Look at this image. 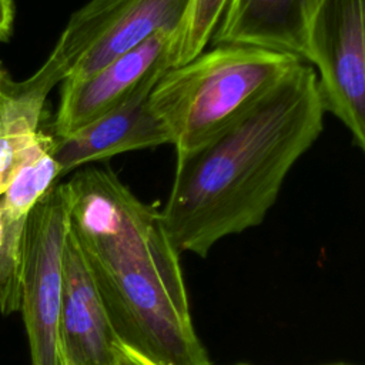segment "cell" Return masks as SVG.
Wrapping results in <instances>:
<instances>
[{
  "label": "cell",
  "mask_w": 365,
  "mask_h": 365,
  "mask_svg": "<svg viewBox=\"0 0 365 365\" xmlns=\"http://www.w3.org/2000/svg\"><path fill=\"white\" fill-rule=\"evenodd\" d=\"M58 356H60V364H61V365H70V362L67 361V358H66L61 352H58Z\"/></svg>",
  "instance_id": "d6986e66"
},
{
  "label": "cell",
  "mask_w": 365,
  "mask_h": 365,
  "mask_svg": "<svg viewBox=\"0 0 365 365\" xmlns=\"http://www.w3.org/2000/svg\"><path fill=\"white\" fill-rule=\"evenodd\" d=\"M14 84H16V81H13V80L9 77V74H7V71H6L4 66H3V63L0 61V101L13 94V91H14Z\"/></svg>",
  "instance_id": "e0dca14e"
},
{
  "label": "cell",
  "mask_w": 365,
  "mask_h": 365,
  "mask_svg": "<svg viewBox=\"0 0 365 365\" xmlns=\"http://www.w3.org/2000/svg\"><path fill=\"white\" fill-rule=\"evenodd\" d=\"M190 0H90L71 14L50 56L14 94L44 107L57 83L80 80L143 44L180 29Z\"/></svg>",
  "instance_id": "277c9868"
},
{
  "label": "cell",
  "mask_w": 365,
  "mask_h": 365,
  "mask_svg": "<svg viewBox=\"0 0 365 365\" xmlns=\"http://www.w3.org/2000/svg\"><path fill=\"white\" fill-rule=\"evenodd\" d=\"M51 145L53 138L17 171L0 195V311L4 315L20 311L21 240L29 214L60 177Z\"/></svg>",
  "instance_id": "8fae6325"
},
{
  "label": "cell",
  "mask_w": 365,
  "mask_h": 365,
  "mask_svg": "<svg viewBox=\"0 0 365 365\" xmlns=\"http://www.w3.org/2000/svg\"><path fill=\"white\" fill-rule=\"evenodd\" d=\"M70 190L54 184L29 214L21 240L20 312L31 365H61L58 319L70 232Z\"/></svg>",
  "instance_id": "5b68a950"
},
{
  "label": "cell",
  "mask_w": 365,
  "mask_h": 365,
  "mask_svg": "<svg viewBox=\"0 0 365 365\" xmlns=\"http://www.w3.org/2000/svg\"><path fill=\"white\" fill-rule=\"evenodd\" d=\"M231 365H252V364L238 362V364H231ZM322 365H362V364H351V362H331V364H322Z\"/></svg>",
  "instance_id": "ac0fdd59"
},
{
  "label": "cell",
  "mask_w": 365,
  "mask_h": 365,
  "mask_svg": "<svg viewBox=\"0 0 365 365\" xmlns=\"http://www.w3.org/2000/svg\"><path fill=\"white\" fill-rule=\"evenodd\" d=\"M1 235H3V227H1V217H0V245H1Z\"/></svg>",
  "instance_id": "ffe728a7"
},
{
  "label": "cell",
  "mask_w": 365,
  "mask_h": 365,
  "mask_svg": "<svg viewBox=\"0 0 365 365\" xmlns=\"http://www.w3.org/2000/svg\"><path fill=\"white\" fill-rule=\"evenodd\" d=\"M14 7L13 0H0V43L6 41L13 29Z\"/></svg>",
  "instance_id": "9a60e30c"
},
{
  "label": "cell",
  "mask_w": 365,
  "mask_h": 365,
  "mask_svg": "<svg viewBox=\"0 0 365 365\" xmlns=\"http://www.w3.org/2000/svg\"><path fill=\"white\" fill-rule=\"evenodd\" d=\"M177 31H158L94 74L63 81L53 137H70L88 127L121 106L147 80L168 70Z\"/></svg>",
  "instance_id": "52a82bcc"
},
{
  "label": "cell",
  "mask_w": 365,
  "mask_h": 365,
  "mask_svg": "<svg viewBox=\"0 0 365 365\" xmlns=\"http://www.w3.org/2000/svg\"><path fill=\"white\" fill-rule=\"evenodd\" d=\"M118 346L94 278L70 231L63 261L58 352L70 365H115Z\"/></svg>",
  "instance_id": "ba28073f"
},
{
  "label": "cell",
  "mask_w": 365,
  "mask_h": 365,
  "mask_svg": "<svg viewBox=\"0 0 365 365\" xmlns=\"http://www.w3.org/2000/svg\"><path fill=\"white\" fill-rule=\"evenodd\" d=\"M304 60L317 67L324 110L365 154V0H321L308 26Z\"/></svg>",
  "instance_id": "8992f818"
},
{
  "label": "cell",
  "mask_w": 365,
  "mask_h": 365,
  "mask_svg": "<svg viewBox=\"0 0 365 365\" xmlns=\"http://www.w3.org/2000/svg\"><path fill=\"white\" fill-rule=\"evenodd\" d=\"M48 135L31 124H17L0 134V195L6 191L17 171L51 141Z\"/></svg>",
  "instance_id": "4fadbf2b"
},
{
  "label": "cell",
  "mask_w": 365,
  "mask_h": 365,
  "mask_svg": "<svg viewBox=\"0 0 365 365\" xmlns=\"http://www.w3.org/2000/svg\"><path fill=\"white\" fill-rule=\"evenodd\" d=\"M321 0H230L212 44H240L304 60L307 33Z\"/></svg>",
  "instance_id": "30bf717a"
},
{
  "label": "cell",
  "mask_w": 365,
  "mask_h": 365,
  "mask_svg": "<svg viewBox=\"0 0 365 365\" xmlns=\"http://www.w3.org/2000/svg\"><path fill=\"white\" fill-rule=\"evenodd\" d=\"M302 60L265 48L220 44L165 70L148 94L175 155L187 154L257 104Z\"/></svg>",
  "instance_id": "3957f363"
},
{
  "label": "cell",
  "mask_w": 365,
  "mask_h": 365,
  "mask_svg": "<svg viewBox=\"0 0 365 365\" xmlns=\"http://www.w3.org/2000/svg\"><path fill=\"white\" fill-rule=\"evenodd\" d=\"M230 0H190L177 31L171 67L185 64L205 51Z\"/></svg>",
  "instance_id": "7c38bea8"
},
{
  "label": "cell",
  "mask_w": 365,
  "mask_h": 365,
  "mask_svg": "<svg viewBox=\"0 0 365 365\" xmlns=\"http://www.w3.org/2000/svg\"><path fill=\"white\" fill-rule=\"evenodd\" d=\"M161 74L147 80L121 106L88 127L70 137H53L51 154L60 165V175L91 161L168 144L148 103V94Z\"/></svg>",
  "instance_id": "9c48e42d"
},
{
  "label": "cell",
  "mask_w": 365,
  "mask_h": 365,
  "mask_svg": "<svg viewBox=\"0 0 365 365\" xmlns=\"http://www.w3.org/2000/svg\"><path fill=\"white\" fill-rule=\"evenodd\" d=\"M67 185L70 231L118 341L155 365H212L161 211L110 170L87 167Z\"/></svg>",
  "instance_id": "7a4b0ae2"
},
{
  "label": "cell",
  "mask_w": 365,
  "mask_h": 365,
  "mask_svg": "<svg viewBox=\"0 0 365 365\" xmlns=\"http://www.w3.org/2000/svg\"><path fill=\"white\" fill-rule=\"evenodd\" d=\"M43 107L29 103L14 93L0 101V134L17 124H31L38 127Z\"/></svg>",
  "instance_id": "5bb4252c"
},
{
  "label": "cell",
  "mask_w": 365,
  "mask_h": 365,
  "mask_svg": "<svg viewBox=\"0 0 365 365\" xmlns=\"http://www.w3.org/2000/svg\"><path fill=\"white\" fill-rule=\"evenodd\" d=\"M324 114L317 73L301 61L212 138L175 155L161 217L178 252L207 257L221 240L258 227L322 133Z\"/></svg>",
  "instance_id": "6da1fadb"
},
{
  "label": "cell",
  "mask_w": 365,
  "mask_h": 365,
  "mask_svg": "<svg viewBox=\"0 0 365 365\" xmlns=\"http://www.w3.org/2000/svg\"><path fill=\"white\" fill-rule=\"evenodd\" d=\"M115 365H155V364L120 342Z\"/></svg>",
  "instance_id": "2e32d148"
}]
</instances>
